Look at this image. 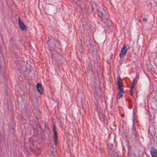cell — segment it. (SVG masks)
<instances>
[{"label": "cell", "instance_id": "cell-1", "mask_svg": "<svg viewBox=\"0 0 157 157\" xmlns=\"http://www.w3.org/2000/svg\"><path fill=\"white\" fill-rule=\"evenodd\" d=\"M118 89H119V98H120L123 95L124 89H123L121 79L119 76L118 77Z\"/></svg>", "mask_w": 157, "mask_h": 157}, {"label": "cell", "instance_id": "cell-2", "mask_svg": "<svg viewBox=\"0 0 157 157\" xmlns=\"http://www.w3.org/2000/svg\"><path fill=\"white\" fill-rule=\"evenodd\" d=\"M19 24L20 26V29L23 31H26L27 30V27L24 24V22L20 20V18H19Z\"/></svg>", "mask_w": 157, "mask_h": 157}, {"label": "cell", "instance_id": "cell-3", "mask_svg": "<svg viewBox=\"0 0 157 157\" xmlns=\"http://www.w3.org/2000/svg\"><path fill=\"white\" fill-rule=\"evenodd\" d=\"M127 51H128V48L126 45H124V46L122 48L121 51L120 53V57L121 58H123L125 57Z\"/></svg>", "mask_w": 157, "mask_h": 157}, {"label": "cell", "instance_id": "cell-4", "mask_svg": "<svg viewBox=\"0 0 157 157\" xmlns=\"http://www.w3.org/2000/svg\"><path fill=\"white\" fill-rule=\"evenodd\" d=\"M36 88H37L38 91L39 92V93L40 94H43L44 93V90L42 86L41 85V84H40V83H38V84L36 85Z\"/></svg>", "mask_w": 157, "mask_h": 157}, {"label": "cell", "instance_id": "cell-5", "mask_svg": "<svg viewBox=\"0 0 157 157\" xmlns=\"http://www.w3.org/2000/svg\"><path fill=\"white\" fill-rule=\"evenodd\" d=\"M53 137H54V141L55 142V143L57 144L58 142V135H57V130L56 128V126L55 125L53 126Z\"/></svg>", "mask_w": 157, "mask_h": 157}, {"label": "cell", "instance_id": "cell-6", "mask_svg": "<svg viewBox=\"0 0 157 157\" xmlns=\"http://www.w3.org/2000/svg\"><path fill=\"white\" fill-rule=\"evenodd\" d=\"M150 153H151L152 157H157V151L156 149L152 148L150 150Z\"/></svg>", "mask_w": 157, "mask_h": 157}, {"label": "cell", "instance_id": "cell-7", "mask_svg": "<svg viewBox=\"0 0 157 157\" xmlns=\"http://www.w3.org/2000/svg\"></svg>", "mask_w": 157, "mask_h": 157}]
</instances>
